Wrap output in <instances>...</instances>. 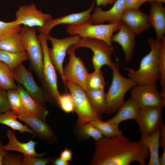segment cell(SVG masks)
Returning <instances> with one entry per match:
<instances>
[{
    "mask_svg": "<svg viewBox=\"0 0 165 165\" xmlns=\"http://www.w3.org/2000/svg\"><path fill=\"white\" fill-rule=\"evenodd\" d=\"M95 145L90 165H129L136 162L145 165L149 156L148 148L141 140L133 141L122 134L103 137L95 141Z\"/></svg>",
    "mask_w": 165,
    "mask_h": 165,
    "instance_id": "6da1fadb",
    "label": "cell"
},
{
    "mask_svg": "<svg viewBox=\"0 0 165 165\" xmlns=\"http://www.w3.org/2000/svg\"><path fill=\"white\" fill-rule=\"evenodd\" d=\"M148 42L150 52L141 59L138 69L126 68L129 78L137 85H146L157 88L159 79L158 64L161 40L149 38Z\"/></svg>",
    "mask_w": 165,
    "mask_h": 165,
    "instance_id": "7a4b0ae2",
    "label": "cell"
},
{
    "mask_svg": "<svg viewBox=\"0 0 165 165\" xmlns=\"http://www.w3.org/2000/svg\"><path fill=\"white\" fill-rule=\"evenodd\" d=\"M111 69L112 73V81L108 92L106 93L105 113L108 115L117 111L124 102V97L127 92L137 85L130 78L122 75L118 63L114 62Z\"/></svg>",
    "mask_w": 165,
    "mask_h": 165,
    "instance_id": "3957f363",
    "label": "cell"
},
{
    "mask_svg": "<svg viewBox=\"0 0 165 165\" xmlns=\"http://www.w3.org/2000/svg\"><path fill=\"white\" fill-rule=\"evenodd\" d=\"M23 47L30 64L39 79L43 80V51L35 27L21 26L19 31Z\"/></svg>",
    "mask_w": 165,
    "mask_h": 165,
    "instance_id": "277c9868",
    "label": "cell"
},
{
    "mask_svg": "<svg viewBox=\"0 0 165 165\" xmlns=\"http://www.w3.org/2000/svg\"><path fill=\"white\" fill-rule=\"evenodd\" d=\"M120 22L94 24L88 21L80 24L68 25L66 31L70 36L78 35L81 38H95L112 45V37L113 33L119 30Z\"/></svg>",
    "mask_w": 165,
    "mask_h": 165,
    "instance_id": "5b68a950",
    "label": "cell"
},
{
    "mask_svg": "<svg viewBox=\"0 0 165 165\" xmlns=\"http://www.w3.org/2000/svg\"><path fill=\"white\" fill-rule=\"evenodd\" d=\"M65 87L70 92L74 105V112L78 116L77 126L80 127L101 117L93 108L85 90L72 82L65 81Z\"/></svg>",
    "mask_w": 165,
    "mask_h": 165,
    "instance_id": "8992f818",
    "label": "cell"
},
{
    "mask_svg": "<svg viewBox=\"0 0 165 165\" xmlns=\"http://www.w3.org/2000/svg\"><path fill=\"white\" fill-rule=\"evenodd\" d=\"M77 49L85 47L90 49L93 53L91 59L94 70H101L102 67L107 65L111 68L114 62L111 56L114 52L112 45H110L103 41L95 38L82 37L73 45Z\"/></svg>",
    "mask_w": 165,
    "mask_h": 165,
    "instance_id": "52a82bcc",
    "label": "cell"
},
{
    "mask_svg": "<svg viewBox=\"0 0 165 165\" xmlns=\"http://www.w3.org/2000/svg\"><path fill=\"white\" fill-rule=\"evenodd\" d=\"M38 37L43 51V81L50 96L56 103L58 105L61 94L58 88L56 70L49 53L47 39L46 36L40 34Z\"/></svg>",
    "mask_w": 165,
    "mask_h": 165,
    "instance_id": "ba28073f",
    "label": "cell"
},
{
    "mask_svg": "<svg viewBox=\"0 0 165 165\" xmlns=\"http://www.w3.org/2000/svg\"><path fill=\"white\" fill-rule=\"evenodd\" d=\"M46 36L47 40H49L52 45L51 48H48L50 58L65 86L63 66L64 59L69 47L77 43L81 37L76 35L58 39L51 36L50 34Z\"/></svg>",
    "mask_w": 165,
    "mask_h": 165,
    "instance_id": "9c48e42d",
    "label": "cell"
},
{
    "mask_svg": "<svg viewBox=\"0 0 165 165\" xmlns=\"http://www.w3.org/2000/svg\"><path fill=\"white\" fill-rule=\"evenodd\" d=\"M76 49L72 45L67 51L69 55V61L63 69L65 83L66 80L71 81L80 86L86 91L88 89L86 80L88 72L82 59L76 56Z\"/></svg>",
    "mask_w": 165,
    "mask_h": 165,
    "instance_id": "30bf717a",
    "label": "cell"
},
{
    "mask_svg": "<svg viewBox=\"0 0 165 165\" xmlns=\"http://www.w3.org/2000/svg\"><path fill=\"white\" fill-rule=\"evenodd\" d=\"M130 91V97L137 103L140 108L165 106V98L156 88L146 85H137Z\"/></svg>",
    "mask_w": 165,
    "mask_h": 165,
    "instance_id": "8fae6325",
    "label": "cell"
},
{
    "mask_svg": "<svg viewBox=\"0 0 165 165\" xmlns=\"http://www.w3.org/2000/svg\"><path fill=\"white\" fill-rule=\"evenodd\" d=\"M163 108L147 107L140 108L135 120L141 136L150 135L160 127L163 122Z\"/></svg>",
    "mask_w": 165,
    "mask_h": 165,
    "instance_id": "7c38bea8",
    "label": "cell"
},
{
    "mask_svg": "<svg viewBox=\"0 0 165 165\" xmlns=\"http://www.w3.org/2000/svg\"><path fill=\"white\" fill-rule=\"evenodd\" d=\"M52 18L51 15L38 9L34 3L20 6L15 13L17 24L30 27H41Z\"/></svg>",
    "mask_w": 165,
    "mask_h": 165,
    "instance_id": "4fadbf2b",
    "label": "cell"
},
{
    "mask_svg": "<svg viewBox=\"0 0 165 165\" xmlns=\"http://www.w3.org/2000/svg\"><path fill=\"white\" fill-rule=\"evenodd\" d=\"M15 80L20 84L32 98L38 103L45 107L46 96L36 84L31 72L21 64L13 71Z\"/></svg>",
    "mask_w": 165,
    "mask_h": 165,
    "instance_id": "5bb4252c",
    "label": "cell"
},
{
    "mask_svg": "<svg viewBox=\"0 0 165 165\" xmlns=\"http://www.w3.org/2000/svg\"><path fill=\"white\" fill-rule=\"evenodd\" d=\"M95 1L87 10L81 12L73 13L47 21L41 27L36 28L40 34L47 36L50 34L51 30L55 27L61 24L68 25H78L89 20L91 13L94 9Z\"/></svg>",
    "mask_w": 165,
    "mask_h": 165,
    "instance_id": "9a60e30c",
    "label": "cell"
},
{
    "mask_svg": "<svg viewBox=\"0 0 165 165\" xmlns=\"http://www.w3.org/2000/svg\"><path fill=\"white\" fill-rule=\"evenodd\" d=\"M16 115L18 119L28 125L41 139L50 144L57 141L56 135L46 121L27 112Z\"/></svg>",
    "mask_w": 165,
    "mask_h": 165,
    "instance_id": "2e32d148",
    "label": "cell"
},
{
    "mask_svg": "<svg viewBox=\"0 0 165 165\" xmlns=\"http://www.w3.org/2000/svg\"><path fill=\"white\" fill-rule=\"evenodd\" d=\"M125 0H116L109 9L105 11L97 6L91 14L88 21L94 24H103L105 22L114 23L121 21L125 10Z\"/></svg>",
    "mask_w": 165,
    "mask_h": 165,
    "instance_id": "e0dca14e",
    "label": "cell"
},
{
    "mask_svg": "<svg viewBox=\"0 0 165 165\" xmlns=\"http://www.w3.org/2000/svg\"><path fill=\"white\" fill-rule=\"evenodd\" d=\"M121 21L125 23L135 35H138L151 26L148 15L139 9H125Z\"/></svg>",
    "mask_w": 165,
    "mask_h": 165,
    "instance_id": "ac0fdd59",
    "label": "cell"
},
{
    "mask_svg": "<svg viewBox=\"0 0 165 165\" xmlns=\"http://www.w3.org/2000/svg\"><path fill=\"white\" fill-rule=\"evenodd\" d=\"M117 32L112 35V42L118 43L121 47L126 61L130 60L136 46L135 35L127 25L121 21L120 26Z\"/></svg>",
    "mask_w": 165,
    "mask_h": 165,
    "instance_id": "d6986e66",
    "label": "cell"
},
{
    "mask_svg": "<svg viewBox=\"0 0 165 165\" xmlns=\"http://www.w3.org/2000/svg\"><path fill=\"white\" fill-rule=\"evenodd\" d=\"M6 136L8 139V142L3 145L5 150L15 151L22 153L24 155L28 156H36L42 158L46 154L37 153L35 150V146L37 142L30 140L26 143H22L17 139L14 133L10 128L7 131Z\"/></svg>",
    "mask_w": 165,
    "mask_h": 165,
    "instance_id": "ffe728a7",
    "label": "cell"
},
{
    "mask_svg": "<svg viewBox=\"0 0 165 165\" xmlns=\"http://www.w3.org/2000/svg\"><path fill=\"white\" fill-rule=\"evenodd\" d=\"M150 3L149 21L151 26L155 29L156 39L161 41L165 37V9L161 2H155Z\"/></svg>",
    "mask_w": 165,
    "mask_h": 165,
    "instance_id": "44dd1931",
    "label": "cell"
},
{
    "mask_svg": "<svg viewBox=\"0 0 165 165\" xmlns=\"http://www.w3.org/2000/svg\"><path fill=\"white\" fill-rule=\"evenodd\" d=\"M16 90L20 95L26 111L46 122L49 111L45 107L40 105L34 100L20 84L17 85Z\"/></svg>",
    "mask_w": 165,
    "mask_h": 165,
    "instance_id": "7402d4cb",
    "label": "cell"
},
{
    "mask_svg": "<svg viewBox=\"0 0 165 165\" xmlns=\"http://www.w3.org/2000/svg\"><path fill=\"white\" fill-rule=\"evenodd\" d=\"M140 108L137 102L130 97L127 101H124L119 108L116 115L108 120L119 125L124 121L135 120Z\"/></svg>",
    "mask_w": 165,
    "mask_h": 165,
    "instance_id": "603a6c76",
    "label": "cell"
},
{
    "mask_svg": "<svg viewBox=\"0 0 165 165\" xmlns=\"http://www.w3.org/2000/svg\"><path fill=\"white\" fill-rule=\"evenodd\" d=\"M160 127L150 135L141 136L140 140L148 149L150 157L149 160L147 163L148 165H160L159 148L160 147Z\"/></svg>",
    "mask_w": 165,
    "mask_h": 165,
    "instance_id": "cb8c5ba5",
    "label": "cell"
},
{
    "mask_svg": "<svg viewBox=\"0 0 165 165\" xmlns=\"http://www.w3.org/2000/svg\"><path fill=\"white\" fill-rule=\"evenodd\" d=\"M94 110L101 117L106 109V93L105 88L97 90L88 89L85 91Z\"/></svg>",
    "mask_w": 165,
    "mask_h": 165,
    "instance_id": "d4e9b609",
    "label": "cell"
},
{
    "mask_svg": "<svg viewBox=\"0 0 165 165\" xmlns=\"http://www.w3.org/2000/svg\"><path fill=\"white\" fill-rule=\"evenodd\" d=\"M19 31L13 32L0 40V49L13 53L25 52Z\"/></svg>",
    "mask_w": 165,
    "mask_h": 165,
    "instance_id": "484cf974",
    "label": "cell"
},
{
    "mask_svg": "<svg viewBox=\"0 0 165 165\" xmlns=\"http://www.w3.org/2000/svg\"><path fill=\"white\" fill-rule=\"evenodd\" d=\"M17 116L11 109L2 113H0V124L6 125L13 130H17L20 132L24 133L27 132L36 136L35 132L28 127L19 122L17 120Z\"/></svg>",
    "mask_w": 165,
    "mask_h": 165,
    "instance_id": "4316f807",
    "label": "cell"
},
{
    "mask_svg": "<svg viewBox=\"0 0 165 165\" xmlns=\"http://www.w3.org/2000/svg\"><path fill=\"white\" fill-rule=\"evenodd\" d=\"M28 60L26 52L15 53L0 49V61L7 65L13 71L23 62Z\"/></svg>",
    "mask_w": 165,
    "mask_h": 165,
    "instance_id": "83f0119b",
    "label": "cell"
},
{
    "mask_svg": "<svg viewBox=\"0 0 165 165\" xmlns=\"http://www.w3.org/2000/svg\"><path fill=\"white\" fill-rule=\"evenodd\" d=\"M90 123L95 127L106 138H111L122 134L119 129V125L108 120L106 121L97 119L91 121Z\"/></svg>",
    "mask_w": 165,
    "mask_h": 165,
    "instance_id": "f1b7e54d",
    "label": "cell"
},
{
    "mask_svg": "<svg viewBox=\"0 0 165 165\" xmlns=\"http://www.w3.org/2000/svg\"><path fill=\"white\" fill-rule=\"evenodd\" d=\"M13 71L6 64L0 61V87L8 90L16 89Z\"/></svg>",
    "mask_w": 165,
    "mask_h": 165,
    "instance_id": "f546056e",
    "label": "cell"
},
{
    "mask_svg": "<svg viewBox=\"0 0 165 165\" xmlns=\"http://www.w3.org/2000/svg\"><path fill=\"white\" fill-rule=\"evenodd\" d=\"M158 71L160 79L161 91L160 93L165 98V38L161 40L160 50Z\"/></svg>",
    "mask_w": 165,
    "mask_h": 165,
    "instance_id": "4dcf8cb0",
    "label": "cell"
},
{
    "mask_svg": "<svg viewBox=\"0 0 165 165\" xmlns=\"http://www.w3.org/2000/svg\"><path fill=\"white\" fill-rule=\"evenodd\" d=\"M7 96L11 109L16 114L26 112L20 95L16 89L7 90Z\"/></svg>",
    "mask_w": 165,
    "mask_h": 165,
    "instance_id": "1f68e13d",
    "label": "cell"
},
{
    "mask_svg": "<svg viewBox=\"0 0 165 165\" xmlns=\"http://www.w3.org/2000/svg\"><path fill=\"white\" fill-rule=\"evenodd\" d=\"M105 82L102 72L101 70L88 73L86 80L87 88L91 90H97L105 88Z\"/></svg>",
    "mask_w": 165,
    "mask_h": 165,
    "instance_id": "d6a6232c",
    "label": "cell"
},
{
    "mask_svg": "<svg viewBox=\"0 0 165 165\" xmlns=\"http://www.w3.org/2000/svg\"><path fill=\"white\" fill-rule=\"evenodd\" d=\"M20 26L15 20L9 22L0 20V40L9 34L20 30Z\"/></svg>",
    "mask_w": 165,
    "mask_h": 165,
    "instance_id": "836d02e7",
    "label": "cell"
},
{
    "mask_svg": "<svg viewBox=\"0 0 165 165\" xmlns=\"http://www.w3.org/2000/svg\"><path fill=\"white\" fill-rule=\"evenodd\" d=\"M79 128L81 134L87 138H91L96 141L103 137L100 131L90 123L83 125Z\"/></svg>",
    "mask_w": 165,
    "mask_h": 165,
    "instance_id": "e575fe53",
    "label": "cell"
},
{
    "mask_svg": "<svg viewBox=\"0 0 165 165\" xmlns=\"http://www.w3.org/2000/svg\"><path fill=\"white\" fill-rule=\"evenodd\" d=\"M58 105L61 109L66 113L74 112L73 101L70 94H64L61 95L58 101Z\"/></svg>",
    "mask_w": 165,
    "mask_h": 165,
    "instance_id": "d590c367",
    "label": "cell"
},
{
    "mask_svg": "<svg viewBox=\"0 0 165 165\" xmlns=\"http://www.w3.org/2000/svg\"><path fill=\"white\" fill-rule=\"evenodd\" d=\"M23 157V165H46L51 160L50 157L42 158L36 156H28L24 155Z\"/></svg>",
    "mask_w": 165,
    "mask_h": 165,
    "instance_id": "8d00e7d4",
    "label": "cell"
},
{
    "mask_svg": "<svg viewBox=\"0 0 165 165\" xmlns=\"http://www.w3.org/2000/svg\"><path fill=\"white\" fill-rule=\"evenodd\" d=\"M23 158L20 154L7 153L4 160V165H23Z\"/></svg>",
    "mask_w": 165,
    "mask_h": 165,
    "instance_id": "74e56055",
    "label": "cell"
},
{
    "mask_svg": "<svg viewBox=\"0 0 165 165\" xmlns=\"http://www.w3.org/2000/svg\"><path fill=\"white\" fill-rule=\"evenodd\" d=\"M11 109L7 96V91L0 87V113Z\"/></svg>",
    "mask_w": 165,
    "mask_h": 165,
    "instance_id": "f35d334b",
    "label": "cell"
},
{
    "mask_svg": "<svg viewBox=\"0 0 165 165\" xmlns=\"http://www.w3.org/2000/svg\"><path fill=\"white\" fill-rule=\"evenodd\" d=\"M143 3L141 0H125L124 9H139Z\"/></svg>",
    "mask_w": 165,
    "mask_h": 165,
    "instance_id": "ab89813d",
    "label": "cell"
},
{
    "mask_svg": "<svg viewBox=\"0 0 165 165\" xmlns=\"http://www.w3.org/2000/svg\"><path fill=\"white\" fill-rule=\"evenodd\" d=\"M72 150L66 148L62 151L60 154V157L63 160L69 162L72 159Z\"/></svg>",
    "mask_w": 165,
    "mask_h": 165,
    "instance_id": "60d3db41",
    "label": "cell"
},
{
    "mask_svg": "<svg viewBox=\"0 0 165 165\" xmlns=\"http://www.w3.org/2000/svg\"><path fill=\"white\" fill-rule=\"evenodd\" d=\"M160 146L163 149L165 148V126L163 122L160 126Z\"/></svg>",
    "mask_w": 165,
    "mask_h": 165,
    "instance_id": "b9f144b4",
    "label": "cell"
},
{
    "mask_svg": "<svg viewBox=\"0 0 165 165\" xmlns=\"http://www.w3.org/2000/svg\"><path fill=\"white\" fill-rule=\"evenodd\" d=\"M116 1V0H96L95 1L97 6H102L106 7L108 4H113Z\"/></svg>",
    "mask_w": 165,
    "mask_h": 165,
    "instance_id": "7bdbcfd3",
    "label": "cell"
},
{
    "mask_svg": "<svg viewBox=\"0 0 165 165\" xmlns=\"http://www.w3.org/2000/svg\"><path fill=\"white\" fill-rule=\"evenodd\" d=\"M3 148V145L0 141V165H4V160L5 156L8 153Z\"/></svg>",
    "mask_w": 165,
    "mask_h": 165,
    "instance_id": "ee69618b",
    "label": "cell"
},
{
    "mask_svg": "<svg viewBox=\"0 0 165 165\" xmlns=\"http://www.w3.org/2000/svg\"><path fill=\"white\" fill-rule=\"evenodd\" d=\"M53 164L55 165H68V162L66 161L61 158L56 159L53 162Z\"/></svg>",
    "mask_w": 165,
    "mask_h": 165,
    "instance_id": "f6af8a7d",
    "label": "cell"
},
{
    "mask_svg": "<svg viewBox=\"0 0 165 165\" xmlns=\"http://www.w3.org/2000/svg\"><path fill=\"white\" fill-rule=\"evenodd\" d=\"M160 165H165V148L163 149V152L161 156L159 157Z\"/></svg>",
    "mask_w": 165,
    "mask_h": 165,
    "instance_id": "bcb514c9",
    "label": "cell"
},
{
    "mask_svg": "<svg viewBox=\"0 0 165 165\" xmlns=\"http://www.w3.org/2000/svg\"><path fill=\"white\" fill-rule=\"evenodd\" d=\"M141 1L143 3H145L146 2H149L150 3L157 2V0H141Z\"/></svg>",
    "mask_w": 165,
    "mask_h": 165,
    "instance_id": "7dc6e473",
    "label": "cell"
},
{
    "mask_svg": "<svg viewBox=\"0 0 165 165\" xmlns=\"http://www.w3.org/2000/svg\"><path fill=\"white\" fill-rule=\"evenodd\" d=\"M157 2H159L162 3H164L165 2V0H157Z\"/></svg>",
    "mask_w": 165,
    "mask_h": 165,
    "instance_id": "c3c4849f",
    "label": "cell"
}]
</instances>
